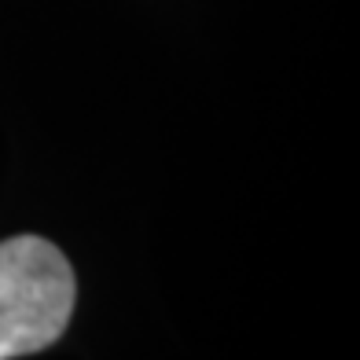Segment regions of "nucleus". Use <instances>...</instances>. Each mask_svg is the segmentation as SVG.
<instances>
[{
	"instance_id": "f257e3e1",
	"label": "nucleus",
	"mask_w": 360,
	"mask_h": 360,
	"mask_svg": "<svg viewBox=\"0 0 360 360\" xmlns=\"http://www.w3.org/2000/svg\"><path fill=\"white\" fill-rule=\"evenodd\" d=\"M77 283L74 269L41 236L0 243V360L48 349L67 331Z\"/></svg>"
}]
</instances>
